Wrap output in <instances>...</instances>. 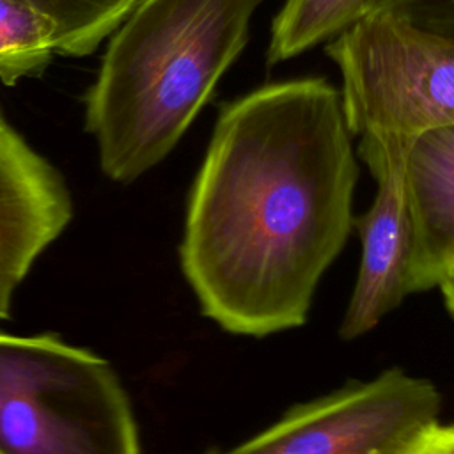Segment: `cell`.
Returning a JSON list of instances; mask_svg holds the SVG:
<instances>
[{"label": "cell", "instance_id": "cell-6", "mask_svg": "<svg viewBox=\"0 0 454 454\" xmlns=\"http://www.w3.org/2000/svg\"><path fill=\"white\" fill-rule=\"evenodd\" d=\"M360 156L376 179L369 209L353 220L362 255L340 335L355 339L374 328L410 294L415 227L403 174V142L392 137H360Z\"/></svg>", "mask_w": 454, "mask_h": 454}, {"label": "cell", "instance_id": "cell-4", "mask_svg": "<svg viewBox=\"0 0 454 454\" xmlns=\"http://www.w3.org/2000/svg\"><path fill=\"white\" fill-rule=\"evenodd\" d=\"M353 135L410 138L454 124V39L371 11L328 41Z\"/></svg>", "mask_w": 454, "mask_h": 454}, {"label": "cell", "instance_id": "cell-13", "mask_svg": "<svg viewBox=\"0 0 454 454\" xmlns=\"http://www.w3.org/2000/svg\"><path fill=\"white\" fill-rule=\"evenodd\" d=\"M394 454H454V424L433 422Z\"/></svg>", "mask_w": 454, "mask_h": 454}, {"label": "cell", "instance_id": "cell-1", "mask_svg": "<svg viewBox=\"0 0 454 454\" xmlns=\"http://www.w3.org/2000/svg\"><path fill=\"white\" fill-rule=\"evenodd\" d=\"M351 137L325 78L268 83L222 106L179 247L204 316L252 337L307 321L355 220Z\"/></svg>", "mask_w": 454, "mask_h": 454}, {"label": "cell", "instance_id": "cell-7", "mask_svg": "<svg viewBox=\"0 0 454 454\" xmlns=\"http://www.w3.org/2000/svg\"><path fill=\"white\" fill-rule=\"evenodd\" d=\"M73 218L62 174L0 114V319L35 259Z\"/></svg>", "mask_w": 454, "mask_h": 454}, {"label": "cell", "instance_id": "cell-11", "mask_svg": "<svg viewBox=\"0 0 454 454\" xmlns=\"http://www.w3.org/2000/svg\"><path fill=\"white\" fill-rule=\"evenodd\" d=\"M46 18L57 30V51L85 57L119 27L137 0H20Z\"/></svg>", "mask_w": 454, "mask_h": 454}, {"label": "cell", "instance_id": "cell-12", "mask_svg": "<svg viewBox=\"0 0 454 454\" xmlns=\"http://www.w3.org/2000/svg\"><path fill=\"white\" fill-rule=\"evenodd\" d=\"M372 11L388 12L427 34L454 39V0H376Z\"/></svg>", "mask_w": 454, "mask_h": 454}, {"label": "cell", "instance_id": "cell-9", "mask_svg": "<svg viewBox=\"0 0 454 454\" xmlns=\"http://www.w3.org/2000/svg\"><path fill=\"white\" fill-rule=\"evenodd\" d=\"M376 0H284L266 50L268 66L286 62L328 43L372 11Z\"/></svg>", "mask_w": 454, "mask_h": 454}, {"label": "cell", "instance_id": "cell-14", "mask_svg": "<svg viewBox=\"0 0 454 454\" xmlns=\"http://www.w3.org/2000/svg\"><path fill=\"white\" fill-rule=\"evenodd\" d=\"M438 287L442 289V294H443V300H445V305H447L449 312L454 316V270L440 282Z\"/></svg>", "mask_w": 454, "mask_h": 454}, {"label": "cell", "instance_id": "cell-3", "mask_svg": "<svg viewBox=\"0 0 454 454\" xmlns=\"http://www.w3.org/2000/svg\"><path fill=\"white\" fill-rule=\"evenodd\" d=\"M0 454H140L114 367L55 333L0 332Z\"/></svg>", "mask_w": 454, "mask_h": 454}, {"label": "cell", "instance_id": "cell-5", "mask_svg": "<svg viewBox=\"0 0 454 454\" xmlns=\"http://www.w3.org/2000/svg\"><path fill=\"white\" fill-rule=\"evenodd\" d=\"M436 387L401 369L291 408L273 426L204 454H394L440 413Z\"/></svg>", "mask_w": 454, "mask_h": 454}, {"label": "cell", "instance_id": "cell-8", "mask_svg": "<svg viewBox=\"0 0 454 454\" xmlns=\"http://www.w3.org/2000/svg\"><path fill=\"white\" fill-rule=\"evenodd\" d=\"M401 142L415 227L410 293H420L440 286L454 270V124Z\"/></svg>", "mask_w": 454, "mask_h": 454}, {"label": "cell", "instance_id": "cell-10", "mask_svg": "<svg viewBox=\"0 0 454 454\" xmlns=\"http://www.w3.org/2000/svg\"><path fill=\"white\" fill-rule=\"evenodd\" d=\"M57 51L50 18L20 0H0V80L12 87L41 74Z\"/></svg>", "mask_w": 454, "mask_h": 454}, {"label": "cell", "instance_id": "cell-2", "mask_svg": "<svg viewBox=\"0 0 454 454\" xmlns=\"http://www.w3.org/2000/svg\"><path fill=\"white\" fill-rule=\"evenodd\" d=\"M264 0H137L85 96L106 177L131 183L179 142L248 43Z\"/></svg>", "mask_w": 454, "mask_h": 454}]
</instances>
